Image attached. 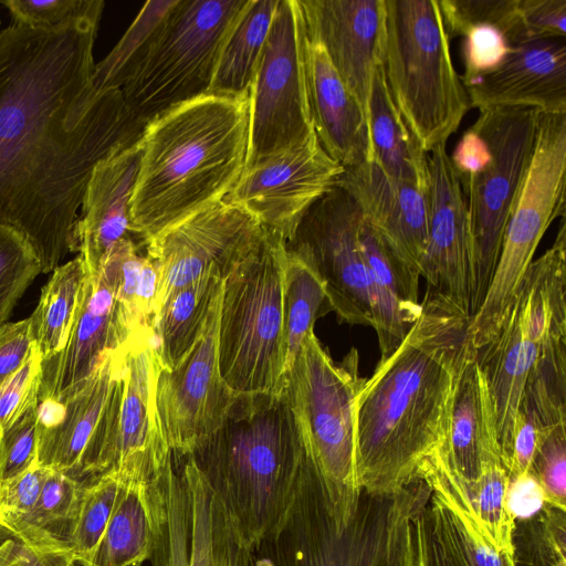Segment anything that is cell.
I'll return each mask as SVG.
<instances>
[{"mask_svg": "<svg viewBox=\"0 0 566 566\" xmlns=\"http://www.w3.org/2000/svg\"><path fill=\"white\" fill-rule=\"evenodd\" d=\"M305 46L298 0H280L249 91L245 167L316 136L307 91Z\"/></svg>", "mask_w": 566, "mask_h": 566, "instance_id": "obj_14", "label": "cell"}, {"mask_svg": "<svg viewBox=\"0 0 566 566\" xmlns=\"http://www.w3.org/2000/svg\"><path fill=\"white\" fill-rule=\"evenodd\" d=\"M175 2L160 0L144 4L118 43L95 65L93 83L97 91L122 87Z\"/></svg>", "mask_w": 566, "mask_h": 566, "instance_id": "obj_38", "label": "cell"}, {"mask_svg": "<svg viewBox=\"0 0 566 566\" xmlns=\"http://www.w3.org/2000/svg\"><path fill=\"white\" fill-rule=\"evenodd\" d=\"M130 201V233L146 244L223 201L249 147V94H207L149 122Z\"/></svg>", "mask_w": 566, "mask_h": 566, "instance_id": "obj_3", "label": "cell"}, {"mask_svg": "<svg viewBox=\"0 0 566 566\" xmlns=\"http://www.w3.org/2000/svg\"><path fill=\"white\" fill-rule=\"evenodd\" d=\"M86 276L87 269L80 254L59 265L43 286L39 304L29 317L32 337L42 361L65 346L77 315Z\"/></svg>", "mask_w": 566, "mask_h": 566, "instance_id": "obj_36", "label": "cell"}, {"mask_svg": "<svg viewBox=\"0 0 566 566\" xmlns=\"http://www.w3.org/2000/svg\"><path fill=\"white\" fill-rule=\"evenodd\" d=\"M250 0H176L122 87L146 125L209 94L223 44Z\"/></svg>", "mask_w": 566, "mask_h": 566, "instance_id": "obj_8", "label": "cell"}, {"mask_svg": "<svg viewBox=\"0 0 566 566\" xmlns=\"http://www.w3.org/2000/svg\"><path fill=\"white\" fill-rule=\"evenodd\" d=\"M544 505V491L531 471L509 482L506 506L515 522L534 517Z\"/></svg>", "mask_w": 566, "mask_h": 566, "instance_id": "obj_52", "label": "cell"}, {"mask_svg": "<svg viewBox=\"0 0 566 566\" xmlns=\"http://www.w3.org/2000/svg\"><path fill=\"white\" fill-rule=\"evenodd\" d=\"M518 9L530 40L566 39V0H520Z\"/></svg>", "mask_w": 566, "mask_h": 566, "instance_id": "obj_49", "label": "cell"}, {"mask_svg": "<svg viewBox=\"0 0 566 566\" xmlns=\"http://www.w3.org/2000/svg\"><path fill=\"white\" fill-rule=\"evenodd\" d=\"M305 65L312 120L322 148L344 168L370 161L369 129L361 106L323 46L307 36Z\"/></svg>", "mask_w": 566, "mask_h": 566, "instance_id": "obj_28", "label": "cell"}, {"mask_svg": "<svg viewBox=\"0 0 566 566\" xmlns=\"http://www.w3.org/2000/svg\"><path fill=\"white\" fill-rule=\"evenodd\" d=\"M381 65L407 127L429 153L459 128L470 102L457 73L439 0H385Z\"/></svg>", "mask_w": 566, "mask_h": 566, "instance_id": "obj_6", "label": "cell"}, {"mask_svg": "<svg viewBox=\"0 0 566 566\" xmlns=\"http://www.w3.org/2000/svg\"><path fill=\"white\" fill-rule=\"evenodd\" d=\"M308 40L319 43L358 101L368 106L385 39V0H298Z\"/></svg>", "mask_w": 566, "mask_h": 566, "instance_id": "obj_21", "label": "cell"}, {"mask_svg": "<svg viewBox=\"0 0 566 566\" xmlns=\"http://www.w3.org/2000/svg\"><path fill=\"white\" fill-rule=\"evenodd\" d=\"M38 402L0 434V481L20 475L38 459Z\"/></svg>", "mask_w": 566, "mask_h": 566, "instance_id": "obj_45", "label": "cell"}, {"mask_svg": "<svg viewBox=\"0 0 566 566\" xmlns=\"http://www.w3.org/2000/svg\"><path fill=\"white\" fill-rule=\"evenodd\" d=\"M566 113H541L532 157L505 228L484 298L468 326L470 345L484 349L504 323L548 227L565 217Z\"/></svg>", "mask_w": 566, "mask_h": 566, "instance_id": "obj_9", "label": "cell"}, {"mask_svg": "<svg viewBox=\"0 0 566 566\" xmlns=\"http://www.w3.org/2000/svg\"><path fill=\"white\" fill-rule=\"evenodd\" d=\"M428 506L454 566H515L513 556L497 552L462 512L432 492Z\"/></svg>", "mask_w": 566, "mask_h": 566, "instance_id": "obj_39", "label": "cell"}, {"mask_svg": "<svg viewBox=\"0 0 566 566\" xmlns=\"http://www.w3.org/2000/svg\"><path fill=\"white\" fill-rule=\"evenodd\" d=\"M539 112L530 107L480 111L473 127L491 160L459 179L468 209L475 265V311L482 303L502 248L505 228L533 154Z\"/></svg>", "mask_w": 566, "mask_h": 566, "instance_id": "obj_13", "label": "cell"}, {"mask_svg": "<svg viewBox=\"0 0 566 566\" xmlns=\"http://www.w3.org/2000/svg\"><path fill=\"white\" fill-rule=\"evenodd\" d=\"M132 336L105 268L85 279L81 302L69 339L56 355L42 361L38 401L62 402L74 395L113 350Z\"/></svg>", "mask_w": 566, "mask_h": 566, "instance_id": "obj_22", "label": "cell"}, {"mask_svg": "<svg viewBox=\"0 0 566 566\" xmlns=\"http://www.w3.org/2000/svg\"><path fill=\"white\" fill-rule=\"evenodd\" d=\"M10 566H84L72 552L30 551L28 555Z\"/></svg>", "mask_w": 566, "mask_h": 566, "instance_id": "obj_55", "label": "cell"}, {"mask_svg": "<svg viewBox=\"0 0 566 566\" xmlns=\"http://www.w3.org/2000/svg\"><path fill=\"white\" fill-rule=\"evenodd\" d=\"M42 357L34 348L27 363L0 386V434L38 402Z\"/></svg>", "mask_w": 566, "mask_h": 566, "instance_id": "obj_46", "label": "cell"}, {"mask_svg": "<svg viewBox=\"0 0 566 566\" xmlns=\"http://www.w3.org/2000/svg\"><path fill=\"white\" fill-rule=\"evenodd\" d=\"M119 357L120 348L109 352L85 384L64 401H38V465L76 479L80 462L102 423Z\"/></svg>", "mask_w": 566, "mask_h": 566, "instance_id": "obj_26", "label": "cell"}, {"mask_svg": "<svg viewBox=\"0 0 566 566\" xmlns=\"http://www.w3.org/2000/svg\"><path fill=\"white\" fill-rule=\"evenodd\" d=\"M361 222L357 202L336 185L311 206L284 245L317 274L340 321L374 327V301L359 241Z\"/></svg>", "mask_w": 566, "mask_h": 566, "instance_id": "obj_16", "label": "cell"}, {"mask_svg": "<svg viewBox=\"0 0 566 566\" xmlns=\"http://www.w3.org/2000/svg\"><path fill=\"white\" fill-rule=\"evenodd\" d=\"M344 167L316 136L247 166L224 201L286 241L305 212L336 186Z\"/></svg>", "mask_w": 566, "mask_h": 566, "instance_id": "obj_18", "label": "cell"}, {"mask_svg": "<svg viewBox=\"0 0 566 566\" xmlns=\"http://www.w3.org/2000/svg\"><path fill=\"white\" fill-rule=\"evenodd\" d=\"M159 480L123 482L106 530L84 566H133L150 558L161 511Z\"/></svg>", "mask_w": 566, "mask_h": 566, "instance_id": "obj_31", "label": "cell"}, {"mask_svg": "<svg viewBox=\"0 0 566 566\" xmlns=\"http://www.w3.org/2000/svg\"><path fill=\"white\" fill-rule=\"evenodd\" d=\"M266 234L247 211L220 201L146 243L158 272L155 312L176 291L216 271L224 280Z\"/></svg>", "mask_w": 566, "mask_h": 566, "instance_id": "obj_17", "label": "cell"}, {"mask_svg": "<svg viewBox=\"0 0 566 566\" xmlns=\"http://www.w3.org/2000/svg\"><path fill=\"white\" fill-rule=\"evenodd\" d=\"M430 495L421 478L390 492L336 483L304 455L293 503L252 547L253 566H417L413 521Z\"/></svg>", "mask_w": 566, "mask_h": 566, "instance_id": "obj_4", "label": "cell"}, {"mask_svg": "<svg viewBox=\"0 0 566 566\" xmlns=\"http://www.w3.org/2000/svg\"><path fill=\"white\" fill-rule=\"evenodd\" d=\"M160 369L153 332L144 327L120 347L112 394L101 427L81 460L78 480L107 473L124 482L160 479L172 455L156 408Z\"/></svg>", "mask_w": 566, "mask_h": 566, "instance_id": "obj_10", "label": "cell"}, {"mask_svg": "<svg viewBox=\"0 0 566 566\" xmlns=\"http://www.w3.org/2000/svg\"><path fill=\"white\" fill-rule=\"evenodd\" d=\"M280 0H250L229 33L209 94H249Z\"/></svg>", "mask_w": 566, "mask_h": 566, "instance_id": "obj_35", "label": "cell"}, {"mask_svg": "<svg viewBox=\"0 0 566 566\" xmlns=\"http://www.w3.org/2000/svg\"><path fill=\"white\" fill-rule=\"evenodd\" d=\"M332 311L317 274L285 250L283 261L284 375L291 368L316 319Z\"/></svg>", "mask_w": 566, "mask_h": 566, "instance_id": "obj_37", "label": "cell"}, {"mask_svg": "<svg viewBox=\"0 0 566 566\" xmlns=\"http://www.w3.org/2000/svg\"><path fill=\"white\" fill-rule=\"evenodd\" d=\"M142 155L139 139L101 161L92 172L72 244V251H80L91 275L98 273L111 249L129 237L130 201Z\"/></svg>", "mask_w": 566, "mask_h": 566, "instance_id": "obj_25", "label": "cell"}, {"mask_svg": "<svg viewBox=\"0 0 566 566\" xmlns=\"http://www.w3.org/2000/svg\"><path fill=\"white\" fill-rule=\"evenodd\" d=\"M429 228L420 276L429 292L475 313V265L465 198L446 144L428 154Z\"/></svg>", "mask_w": 566, "mask_h": 566, "instance_id": "obj_20", "label": "cell"}, {"mask_svg": "<svg viewBox=\"0 0 566 566\" xmlns=\"http://www.w3.org/2000/svg\"><path fill=\"white\" fill-rule=\"evenodd\" d=\"M284 240L266 230L259 247L224 280L218 317V364L234 396L284 386Z\"/></svg>", "mask_w": 566, "mask_h": 566, "instance_id": "obj_7", "label": "cell"}, {"mask_svg": "<svg viewBox=\"0 0 566 566\" xmlns=\"http://www.w3.org/2000/svg\"><path fill=\"white\" fill-rule=\"evenodd\" d=\"M470 107H530L566 113V39L518 44L493 72L464 85Z\"/></svg>", "mask_w": 566, "mask_h": 566, "instance_id": "obj_24", "label": "cell"}, {"mask_svg": "<svg viewBox=\"0 0 566 566\" xmlns=\"http://www.w3.org/2000/svg\"><path fill=\"white\" fill-rule=\"evenodd\" d=\"M10 536H12V534L7 531L6 528L1 527L0 526V545L7 539L9 538Z\"/></svg>", "mask_w": 566, "mask_h": 566, "instance_id": "obj_56", "label": "cell"}, {"mask_svg": "<svg viewBox=\"0 0 566 566\" xmlns=\"http://www.w3.org/2000/svg\"><path fill=\"white\" fill-rule=\"evenodd\" d=\"M531 472L544 491L545 503L566 511V424L545 430Z\"/></svg>", "mask_w": 566, "mask_h": 566, "instance_id": "obj_43", "label": "cell"}, {"mask_svg": "<svg viewBox=\"0 0 566 566\" xmlns=\"http://www.w3.org/2000/svg\"><path fill=\"white\" fill-rule=\"evenodd\" d=\"M515 566H566V558L527 535L513 538Z\"/></svg>", "mask_w": 566, "mask_h": 566, "instance_id": "obj_54", "label": "cell"}, {"mask_svg": "<svg viewBox=\"0 0 566 566\" xmlns=\"http://www.w3.org/2000/svg\"><path fill=\"white\" fill-rule=\"evenodd\" d=\"M366 378L352 348L335 363L314 332L303 340L284 385L305 455L329 481L356 485V406Z\"/></svg>", "mask_w": 566, "mask_h": 566, "instance_id": "obj_12", "label": "cell"}, {"mask_svg": "<svg viewBox=\"0 0 566 566\" xmlns=\"http://www.w3.org/2000/svg\"><path fill=\"white\" fill-rule=\"evenodd\" d=\"M34 348L29 317L0 326V386L22 368Z\"/></svg>", "mask_w": 566, "mask_h": 566, "instance_id": "obj_50", "label": "cell"}, {"mask_svg": "<svg viewBox=\"0 0 566 566\" xmlns=\"http://www.w3.org/2000/svg\"><path fill=\"white\" fill-rule=\"evenodd\" d=\"M123 482L113 473L85 481L72 546L73 555L84 565L91 562L106 530Z\"/></svg>", "mask_w": 566, "mask_h": 566, "instance_id": "obj_41", "label": "cell"}, {"mask_svg": "<svg viewBox=\"0 0 566 566\" xmlns=\"http://www.w3.org/2000/svg\"><path fill=\"white\" fill-rule=\"evenodd\" d=\"M450 160L458 179H462L483 170L491 160V153L484 138L471 126L458 140Z\"/></svg>", "mask_w": 566, "mask_h": 566, "instance_id": "obj_53", "label": "cell"}, {"mask_svg": "<svg viewBox=\"0 0 566 566\" xmlns=\"http://www.w3.org/2000/svg\"><path fill=\"white\" fill-rule=\"evenodd\" d=\"M336 185L354 198L364 221L420 275L428 242V192L387 175L373 160L344 168Z\"/></svg>", "mask_w": 566, "mask_h": 566, "instance_id": "obj_23", "label": "cell"}, {"mask_svg": "<svg viewBox=\"0 0 566 566\" xmlns=\"http://www.w3.org/2000/svg\"><path fill=\"white\" fill-rule=\"evenodd\" d=\"M85 481L52 470L35 504L2 527L32 549L72 552Z\"/></svg>", "mask_w": 566, "mask_h": 566, "instance_id": "obj_34", "label": "cell"}, {"mask_svg": "<svg viewBox=\"0 0 566 566\" xmlns=\"http://www.w3.org/2000/svg\"><path fill=\"white\" fill-rule=\"evenodd\" d=\"M563 342H566V272L554 262L538 260L530 266L499 333L479 352L504 467L530 373L546 347Z\"/></svg>", "mask_w": 566, "mask_h": 566, "instance_id": "obj_11", "label": "cell"}, {"mask_svg": "<svg viewBox=\"0 0 566 566\" xmlns=\"http://www.w3.org/2000/svg\"><path fill=\"white\" fill-rule=\"evenodd\" d=\"M168 461L151 566H253L252 547L192 457Z\"/></svg>", "mask_w": 566, "mask_h": 566, "instance_id": "obj_15", "label": "cell"}, {"mask_svg": "<svg viewBox=\"0 0 566 566\" xmlns=\"http://www.w3.org/2000/svg\"><path fill=\"white\" fill-rule=\"evenodd\" d=\"M359 241L374 301V329L380 360L402 342L420 316V275L408 266L367 223L361 222Z\"/></svg>", "mask_w": 566, "mask_h": 566, "instance_id": "obj_30", "label": "cell"}, {"mask_svg": "<svg viewBox=\"0 0 566 566\" xmlns=\"http://www.w3.org/2000/svg\"><path fill=\"white\" fill-rule=\"evenodd\" d=\"M462 38L463 85L495 71L512 50L504 32L492 24L472 25Z\"/></svg>", "mask_w": 566, "mask_h": 566, "instance_id": "obj_44", "label": "cell"}, {"mask_svg": "<svg viewBox=\"0 0 566 566\" xmlns=\"http://www.w3.org/2000/svg\"><path fill=\"white\" fill-rule=\"evenodd\" d=\"M520 0H439L449 39L462 36L472 25L492 24L501 29L512 48L531 41L523 25Z\"/></svg>", "mask_w": 566, "mask_h": 566, "instance_id": "obj_40", "label": "cell"}, {"mask_svg": "<svg viewBox=\"0 0 566 566\" xmlns=\"http://www.w3.org/2000/svg\"><path fill=\"white\" fill-rule=\"evenodd\" d=\"M471 315L427 291L399 346L365 379L356 406V485L390 492L443 443Z\"/></svg>", "mask_w": 566, "mask_h": 566, "instance_id": "obj_2", "label": "cell"}, {"mask_svg": "<svg viewBox=\"0 0 566 566\" xmlns=\"http://www.w3.org/2000/svg\"><path fill=\"white\" fill-rule=\"evenodd\" d=\"M40 273L39 259L27 239L14 228L0 223V326Z\"/></svg>", "mask_w": 566, "mask_h": 566, "instance_id": "obj_42", "label": "cell"}, {"mask_svg": "<svg viewBox=\"0 0 566 566\" xmlns=\"http://www.w3.org/2000/svg\"><path fill=\"white\" fill-rule=\"evenodd\" d=\"M51 469L35 464L24 473L0 481V526L29 511L36 502Z\"/></svg>", "mask_w": 566, "mask_h": 566, "instance_id": "obj_48", "label": "cell"}, {"mask_svg": "<svg viewBox=\"0 0 566 566\" xmlns=\"http://www.w3.org/2000/svg\"><path fill=\"white\" fill-rule=\"evenodd\" d=\"M86 0H4L13 24L31 29H52L76 15Z\"/></svg>", "mask_w": 566, "mask_h": 566, "instance_id": "obj_47", "label": "cell"}, {"mask_svg": "<svg viewBox=\"0 0 566 566\" xmlns=\"http://www.w3.org/2000/svg\"><path fill=\"white\" fill-rule=\"evenodd\" d=\"M417 566H454L432 520L428 503L413 521Z\"/></svg>", "mask_w": 566, "mask_h": 566, "instance_id": "obj_51", "label": "cell"}, {"mask_svg": "<svg viewBox=\"0 0 566 566\" xmlns=\"http://www.w3.org/2000/svg\"><path fill=\"white\" fill-rule=\"evenodd\" d=\"M421 478L446 505L462 512L500 553L514 557L515 520L506 506L509 476L501 459L482 465L474 482H463L443 465L437 451L419 467Z\"/></svg>", "mask_w": 566, "mask_h": 566, "instance_id": "obj_29", "label": "cell"}, {"mask_svg": "<svg viewBox=\"0 0 566 566\" xmlns=\"http://www.w3.org/2000/svg\"><path fill=\"white\" fill-rule=\"evenodd\" d=\"M217 301L205 332L192 350L156 381L159 423L172 454H192L221 424L235 396L221 378L218 364Z\"/></svg>", "mask_w": 566, "mask_h": 566, "instance_id": "obj_19", "label": "cell"}, {"mask_svg": "<svg viewBox=\"0 0 566 566\" xmlns=\"http://www.w3.org/2000/svg\"><path fill=\"white\" fill-rule=\"evenodd\" d=\"M133 566H142V565H133Z\"/></svg>", "mask_w": 566, "mask_h": 566, "instance_id": "obj_57", "label": "cell"}, {"mask_svg": "<svg viewBox=\"0 0 566 566\" xmlns=\"http://www.w3.org/2000/svg\"><path fill=\"white\" fill-rule=\"evenodd\" d=\"M104 7L86 0L59 27L11 23L0 32V223L27 239L41 273L72 251L94 168L146 127L119 88L94 87Z\"/></svg>", "mask_w": 566, "mask_h": 566, "instance_id": "obj_1", "label": "cell"}, {"mask_svg": "<svg viewBox=\"0 0 566 566\" xmlns=\"http://www.w3.org/2000/svg\"><path fill=\"white\" fill-rule=\"evenodd\" d=\"M223 279L210 271L172 293L150 321L161 368H175L202 336L222 292Z\"/></svg>", "mask_w": 566, "mask_h": 566, "instance_id": "obj_33", "label": "cell"}, {"mask_svg": "<svg viewBox=\"0 0 566 566\" xmlns=\"http://www.w3.org/2000/svg\"><path fill=\"white\" fill-rule=\"evenodd\" d=\"M304 454L284 385L235 396L220 427L190 457L253 547L286 516Z\"/></svg>", "mask_w": 566, "mask_h": 566, "instance_id": "obj_5", "label": "cell"}, {"mask_svg": "<svg viewBox=\"0 0 566 566\" xmlns=\"http://www.w3.org/2000/svg\"><path fill=\"white\" fill-rule=\"evenodd\" d=\"M371 160L387 175L429 190L428 154L395 105L381 63L376 67L368 106Z\"/></svg>", "mask_w": 566, "mask_h": 566, "instance_id": "obj_32", "label": "cell"}, {"mask_svg": "<svg viewBox=\"0 0 566 566\" xmlns=\"http://www.w3.org/2000/svg\"><path fill=\"white\" fill-rule=\"evenodd\" d=\"M437 452L444 468L463 482L476 481L483 463L502 460L490 392L479 353L469 339L457 371L444 441Z\"/></svg>", "mask_w": 566, "mask_h": 566, "instance_id": "obj_27", "label": "cell"}]
</instances>
